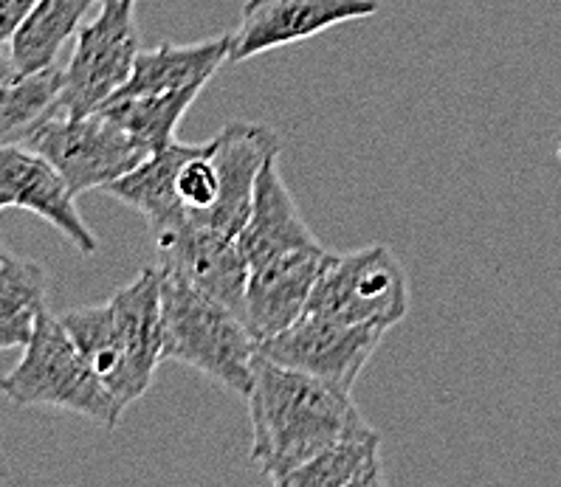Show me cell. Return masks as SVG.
I'll use <instances>...</instances> for the list:
<instances>
[{
    "label": "cell",
    "mask_w": 561,
    "mask_h": 487,
    "mask_svg": "<svg viewBox=\"0 0 561 487\" xmlns=\"http://www.w3.org/2000/svg\"><path fill=\"white\" fill-rule=\"evenodd\" d=\"M198 91L179 93H127L116 91L100 107L107 119L116 121L127 136L139 141L147 152L164 150L175 141V127L184 119Z\"/></svg>",
    "instance_id": "44dd1931"
},
{
    "label": "cell",
    "mask_w": 561,
    "mask_h": 487,
    "mask_svg": "<svg viewBox=\"0 0 561 487\" xmlns=\"http://www.w3.org/2000/svg\"><path fill=\"white\" fill-rule=\"evenodd\" d=\"M387 482L378 431L344 437L297 467L283 487H378Z\"/></svg>",
    "instance_id": "ffe728a7"
},
{
    "label": "cell",
    "mask_w": 561,
    "mask_h": 487,
    "mask_svg": "<svg viewBox=\"0 0 561 487\" xmlns=\"http://www.w3.org/2000/svg\"><path fill=\"white\" fill-rule=\"evenodd\" d=\"M251 462L277 487L311 462L319 451L344 437L373 434L351 392L317 381L263 352L254 361L249 395Z\"/></svg>",
    "instance_id": "6da1fadb"
},
{
    "label": "cell",
    "mask_w": 561,
    "mask_h": 487,
    "mask_svg": "<svg viewBox=\"0 0 561 487\" xmlns=\"http://www.w3.org/2000/svg\"><path fill=\"white\" fill-rule=\"evenodd\" d=\"M0 248H3V243H0Z\"/></svg>",
    "instance_id": "603a6c76"
},
{
    "label": "cell",
    "mask_w": 561,
    "mask_h": 487,
    "mask_svg": "<svg viewBox=\"0 0 561 487\" xmlns=\"http://www.w3.org/2000/svg\"><path fill=\"white\" fill-rule=\"evenodd\" d=\"M192 147L195 144L172 141L164 150L150 152L139 166H133L127 175L105 186V195L116 198L147 220L150 237L186 223L179 204V192H175V178H179L181 164L192 152Z\"/></svg>",
    "instance_id": "9a60e30c"
},
{
    "label": "cell",
    "mask_w": 561,
    "mask_h": 487,
    "mask_svg": "<svg viewBox=\"0 0 561 487\" xmlns=\"http://www.w3.org/2000/svg\"><path fill=\"white\" fill-rule=\"evenodd\" d=\"M23 147H32L46 155L62 172L73 195L105 189L107 184L127 175L133 166H139L150 155L102 111L88 113V116L57 113L43 121Z\"/></svg>",
    "instance_id": "ba28073f"
},
{
    "label": "cell",
    "mask_w": 561,
    "mask_h": 487,
    "mask_svg": "<svg viewBox=\"0 0 561 487\" xmlns=\"http://www.w3.org/2000/svg\"><path fill=\"white\" fill-rule=\"evenodd\" d=\"M378 9V0H245L238 28L231 32L229 66L311 40L342 23L373 18Z\"/></svg>",
    "instance_id": "30bf717a"
},
{
    "label": "cell",
    "mask_w": 561,
    "mask_h": 487,
    "mask_svg": "<svg viewBox=\"0 0 561 487\" xmlns=\"http://www.w3.org/2000/svg\"><path fill=\"white\" fill-rule=\"evenodd\" d=\"M0 395L23 408L48 406L80 415L96 426H119L125 406L105 386L77 344L62 327L60 316L43 310L32 341L23 347L21 361L9 375L0 378Z\"/></svg>",
    "instance_id": "5b68a950"
},
{
    "label": "cell",
    "mask_w": 561,
    "mask_h": 487,
    "mask_svg": "<svg viewBox=\"0 0 561 487\" xmlns=\"http://www.w3.org/2000/svg\"><path fill=\"white\" fill-rule=\"evenodd\" d=\"M62 82L66 71L60 62L43 71H21L0 80V147L26 144L43 121L62 113Z\"/></svg>",
    "instance_id": "d6986e66"
},
{
    "label": "cell",
    "mask_w": 561,
    "mask_h": 487,
    "mask_svg": "<svg viewBox=\"0 0 561 487\" xmlns=\"http://www.w3.org/2000/svg\"><path fill=\"white\" fill-rule=\"evenodd\" d=\"M324 254L317 248L294 251L249 270L245 285V322L260 341L277 336L279 329L297 322L308 308Z\"/></svg>",
    "instance_id": "5bb4252c"
},
{
    "label": "cell",
    "mask_w": 561,
    "mask_h": 487,
    "mask_svg": "<svg viewBox=\"0 0 561 487\" xmlns=\"http://www.w3.org/2000/svg\"><path fill=\"white\" fill-rule=\"evenodd\" d=\"M152 245L156 268L204 290L206 297L218 299L245 318L249 263L238 237L184 223L164 234H152Z\"/></svg>",
    "instance_id": "7c38bea8"
},
{
    "label": "cell",
    "mask_w": 561,
    "mask_h": 487,
    "mask_svg": "<svg viewBox=\"0 0 561 487\" xmlns=\"http://www.w3.org/2000/svg\"><path fill=\"white\" fill-rule=\"evenodd\" d=\"M100 3L102 0H37L9 37L14 66L23 73L57 66L66 43L77 37L88 12Z\"/></svg>",
    "instance_id": "e0dca14e"
},
{
    "label": "cell",
    "mask_w": 561,
    "mask_h": 487,
    "mask_svg": "<svg viewBox=\"0 0 561 487\" xmlns=\"http://www.w3.org/2000/svg\"><path fill=\"white\" fill-rule=\"evenodd\" d=\"M141 54V28L136 0H102L96 14L73 37L68 62L62 66L60 107L66 116L96 113L113 93L130 80Z\"/></svg>",
    "instance_id": "52a82bcc"
},
{
    "label": "cell",
    "mask_w": 561,
    "mask_h": 487,
    "mask_svg": "<svg viewBox=\"0 0 561 487\" xmlns=\"http://www.w3.org/2000/svg\"><path fill=\"white\" fill-rule=\"evenodd\" d=\"M62 327L122 406L147 395L164 361L161 270L145 268L107 302L66 310Z\"/></svg>",
    "instance_id": "7a4b0ae2"
},
{
    "label": "cell",
    "mask_w": 561,
    "mask_h": 487,
    "mask_svg": "<svg viewBox=\"0 0 561 487\" xmlns=\"http://www.w3.org/2000/svg\"><path fill=\"white\" fill-rule=\"evenodd\" d=\"M231 34H218L211 40L161 43L152 51H141L130 80L122 91L127 93H179L204 91L211 77L229 62Z\"/></svg>",
    "instance_id": "2e32d148"
},
{
    "label": "cell",
    "mask_w": 561,
    "mask_h": 487,
    "mask_svg": "<svg viewBox=\"0 0 561 487\" xmlns=\"http://www.w3.org/2000/svg\"><path fill=\"white\" fill-rule=\"evenodd\" d=\"M0 209L32 211L85 257L100 251V237L77 209V195L62 172L32 147H0Z\"/></svg>",
    "instance_id": "8fae6325"
},
{
    "label": "cell",
    "mask_w": 561,
    "mask_h": 487,
    "mask_svg": "<svg viewBox=\"0 0 561 487\" xmlns=\"http://www.w3.org/2000/svg\"><path fill=\"white\" fill-rule=\"evenodd\" d=\"M37 0H0V37L9 40L12 32L23 23L32 7Z\"/></svg>",
    "instance_id": "7402d4cb"
},
{
    "label": "cell",
    "mask_w": 561,
    "mask_h": 487,
    "mask_svg": "<svg viewBox=\"0 0 561 487\" xmlns=\"http://www.w3.org/2000/svg\"><path fill=\"white\" fill-rule=\"evenodd\" d=\"M48 308V270L0 248V349H23Z\"/></svg>",
    "instance_id": "ac0fdd59"
},
{
    "label": "cell",
    "mask_w": 561,
    "mask_h": 487,
    "mask_svg": "<svg viewBox=\"0 0 561 487\" xmlns=\"http://www.w3.org/2000/svg\"><path fill=\"white\" fill-rule=\"evenodd\" d=\"M0 40H3V37H0Z\"/></svg>",
    "instance_id": "cb8c5ba5"
},
{
    "label": "cell",
    "mask_w": 561,
    "mask_h": 487,
    "mask_svg": "<svg viewBox=\"0 0 561 487\" xmlns=\"http://www.w3.org/2000/svg\"><path fill=\"white\" fill-rule=\"evenodd\" d=\"M305 313L342 324L390 329L410 313V277L387 243L324 254Z\"/></svg>",
    "instance_id": "8992f818"
},
{
    "label": "cell",
    "mask_w": 561,
    "mask_h": 487,
    "mask_svg": "<svg viewBox=\"0 0 561 487\" xmlns=\"http://www.w3.org/2000/svg\"><path fill=\"white\" fill-rule=\"evenodd\" d=\"M274 152H279L277 132L257 121H231L192 147L175 178L186 223L238 237L249 220L260 170Z\"/></svg>",
    "instance_id": "3957f363"
},
{
    "label": "cell",
    "mask_w": 561,
    "mask_h": 487,
    "mask_svg": "<svg viewBox=\"0 0 561 487\" xmlns=\"http://www.w3.org/2000/svg\"><path fill=\"white\" fill-rule=\"evenodd\" d=\"M249 270L294 251L317 248L319 240L305 223L302 211L279 172V152L268 155L254 184V198L245 225L238 234Z\"/></svg>",
    "instance_id": "4fadbf2b"
},
{
    "label": "cell",
    "mask_w": 561,
    "mask_h": 487,
    "mask_svg": "<svg viewBox=\"0 0 561 487\" xmlns=\"http://www.w3.org/2000/svg\"><path fill=\"white\" fill-rule=\"evenodd\" d=\"M387 329L367 324H342L302 313L277 336L260 341V352L271 361L351 392L364 367L376 356Z\"/></svg>",
    "instance_id": "9c48e42d"
},
{
    "label": "cell",
    "mask_w": 561,
    "mask_h": 487,
    "mask_svg": "<svg viewBox=\"0 0 561 487\" xmlns=\"http://www.w3.org/2000/svg\"><path fill=\"white\" fill-rule=\"evenodd\" d=\"M161 318L164 361L186 363L238 397L249 395L260 338L240 313L161 270Z\"/></svg>",
    "instance_id": "277c9868"
}]
</instances>
